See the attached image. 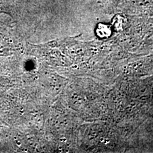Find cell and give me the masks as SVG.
<instances>
[{
    "mask_svg": "<svg viewBox=\"0 0 153 153\" xmlns=\"http://www.w3.org/2000/svg\"><path fill=\"white\" fill-rule=\"evenodd\" d=\"M97 35H98L99 37L101 38H106L108 37L111 33V29L108 26H107L106 25H101L100 24L98 28H97Z\"/></svg>",
    "mask_w": 153,
    "mask_h": 153,
    "instance_id": "cell-1",
    "label": "cell"
}]
</instances>
